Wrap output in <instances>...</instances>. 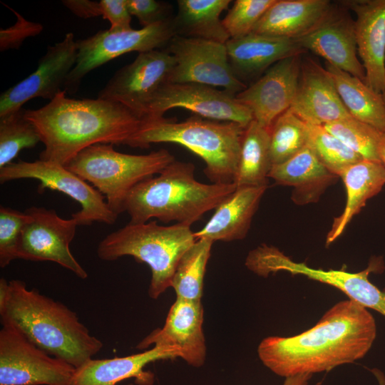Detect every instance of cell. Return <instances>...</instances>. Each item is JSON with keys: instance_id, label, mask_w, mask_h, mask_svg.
Returning <instances> with one entry per match:
<instances>
[{"instance_id": "45", "label": "cell", "mask_w": 385, "mask_h": 385, "mask_svg": "<svg viewBox=\"0 0 385 385\" xmlns=\"http://www.w3.org/2000/svg\"><path fill=\"white\" fill-rule=\"evenodd\" d=\"M381 96H382V98H383L384 104H385V90H384V92L381 93Z\"/></svg>"}, {"instance_id": "14", "label": "cell", "mask_w": 385, "mask_h": 385, "mask_svg": "<svg viewBox=\"0 0 385 385\" xmlns=\"http://www.w3.org/2000/svg\"><path fill=\"white\" fill-rule=\"evenodd\" d=\"M174 66V57L165 48L138 53L114 73L98 98L119 103L143 120L151 99L170 83Z\"/></svg>"}, {"instance_id": "13", "label": "cell", "mask_w": 385, "mask_h": 385, "mask_svg": "<svg viewBox=\"0 0 385 385\" xmlns=\"http://www.w3.org/2000/svg\"><path fill=\"white\" fill-rule=\"evenodd\" d=\"M29 220L21 233L16 252L17 259L34 262L49 261L70 270L81 279L87 272L70 250L78 225L73 217L63 219L56 210L31 207L25 210Z\"/></svg>"}, {"instance_id": "5", "label": "cell", "mask_w": 385, "mask_h": 385, "mask_svg": "<svg viewBox=\"0 0 385 385\" xmlns=\"http://www.w3.org/2000/svg\"><path fill=\"white\" fill-rule=\"evenodd\" d=\"M245 128L195 114L181 122L163 117L143 120L125 145L148 148L153 143L179 144L205 162L204 173L212 183L234 184Z\"/></svg>"}, {"instance_id": "42", "label": "cell", "mask_w": 385, "mask_h": 385, "mask_svg": "<svg viewBox=\"0 0 385 385\" xmlns=\"http://www.w3.org/2000/svg\"><path fill=\"white\" fill-rule=\"evenodd\" d=\"M312 374H300L286 377L282 385H308Z\"/></svg>"}, {"instance_id": "21", "label": "cell", "mask_w": 385, "mask_h": 385, "mask_svg": "<svg viewBox=\"0 0 385 385\" xmlns=\"http://www.w3.org/2000/svg\"><path fill=\"white\" fill-rule=\"evenodd\" d=\"M289 109L313 125H324L351 116L329 71L309 57L302 59L297 91Z\"/></svg>"}, {"instance_id": "16", "label": "cell", "mask_w": 385, "mask_h": 385, "mask_svg": "<svg viewBox=\"0 0 385 385\" xmlns=\"http://www.w3.org/2000/svg\"><path fill=\"white\" fill-rule=\"evenodd\" d=\"M77 53L76 41L71 32L67 33L61 42L49 46L38 61L37 68L1 94L0 116L23 108L25 103L34 98L52 101L63 91L76 64Z\"/></svg>"}, {"instance_id": "22", "label": "cell", "mask_w": 385, "mask_h": 385, "mask_svg": "<svg viewBox=\"0 0 385 385\" xmlns=\"http://www.w3.org/2000/svg\"><path fill=\"white\" fill-rule=\"evenodd\" d=\"M225 46L232 71L245 84L257 80L277 62L306 53L294 39L255 33L230 38Z\"/></svg>"}, {"instance_id": "2", "label": "cell", "mask_w": 385, "mask_h": 385, "mask_svg": "<svg viewBox=\"0 0 385 385\" xmlns=\"http://www.w3.org/2000/svg\"><path fill=\"white\" fill-rule=\"evenodd\" d=\"M25 117L45 146L39 159L64 166L91 145H125L143 121L119 103L69 98L64 90L46 106L26 110Z\"/></svg>"}, {"instance_id": "31", "label": "cell", "mask_w": 385, "mask_h": 385, "mask_svg": "<svg viewBox=\"0 0 385 385\" xmlns=\"http://www.w3.org/2000/svg\"><path fill=\"white\" fill-rule=\"evenodd\" d=\"M212 244L206 239L197 240L182 256L171 282L177 297L201 301L204 277Z\"/></svg>"}, {"instance_id": "19", "label": "cell", "mask_w": 385, "mask_h": 385, "mask_svg": "<svg viewBox=\"0 0 385 385\" xmlns=\"http://www.w3.org/2000/svg\"><path fill=\"white\" fill-rule=\"evenodd\" d=\"M203 307L201 301L176 297L163 328L153 331L137 345L175 348L188 364L200 367L205 363L206 346L202 331Z\"/></svg>"}, {"instance_id": "3", "label": "cell", "mask_w": 385, "mask_h": 385, "mask_svg": "<svg viewBox=\"0 0 385 385\" xmlns=\"http://www.w3.org/2000/svg\"><path fill=\"white\" fill-rule=\"evenodd\" d=\"M0 315L2 324L14 327L35 346L76 369L103 348L76 312L19 279H0Z\"/></svg>"}, {"instance_id": "40", "label": "cell", "mask_w": 385, "mask_h": 385, "mask_svg": "<svg viewBox=\"0 0 385 385\" xmlns=\"http://www.w3.org/2000/svg\"><path fill=\"white\" fill-rule=\"evenodd\" d=\"M102 17L110 23L109 30L122 31L132 29L131 14L127 0H101Z\"/></svg>"}, {"instance_id": "25", "label": "cell", "mask_w": 385, "mask_h": 385, "mask_svg": "<svg viewBox=\"0 0 385 385\" xmlns=\"http://www.w3.org/2000/svg\"><path fill=\"white\" fill-rule=\"evenodd\" d=\"M332 6L328 0H275L252 33L298 39L314 30Z\"/></svg>"}, {"instance_id": "27", "label": "cell", "mask_w": 385, "mask_h": 385, "mask_svg": "<svg viewBox=\"0 0 385 385\" xmlns=\"http://www.w3.org/2000/svg\"><path fill=\"white\" fill-rule=\"evenodd\" d=\"M339 178L345 186L346 200L343 212L334 218L327 234V245L334 242L367 200L382 190L385 185V168L379 161L362 159L346 168Z\"/></svg>"}, {"instance_id": "29", "label": "cell", "mask_w": 385, "mask_h": 385, "mask_svg": "<svg viewBox=\"0 0 385 385\" xmlns=\"http://www.w3.org/2000/svg\"><path fill=\"white\" fill-rule=\"evenodd\" d=\"M325 64L349 113L385 132V104L381 94L373 91L359 78L327 63Z\"/></svg>"}, {"instance_id": "41", "label": "cell", "mask_w": 385, "mask_h": 385, "mask_svg": "<svg viewBox=\"0 0 385 385\" xmlns=\"http://www.w3.org/2000/svg\"><path fill=\"white\" fill-rule=\"evenodd\" d=\"M62 4L76 16L88 19L102 16L100 1L63 0Z\"/></svg>"}, {"instance_id": "34", "label": "cell", "mask_w": 385, "mask_h": 385, "mask_svg": "<svg viewBox=\"0 0 385 385\" xmlns=\"http://www.w3.org/2000/svg\"><path fill=\"white\" fill-rule=\"evenodd\" d=\"M25 111L21 108L0 116V169L11 163L23 149L34 148L41 142Z\"/></svg>"}, {"instance_id": "30", "label": "cell", "mask_w": 385, "mask_h": 385, "mask_svg": "<svg viewBox=\"0 0 385 385\" xmlns=\"http://www.w3.org/2000/svg\"><path fill=\"white\" fill-rule=\"evenodd\" d=\"M272 166L270 130L252 120L244 131L234 184L267 186Z\"/></svg>"}, {"instance_id": "33", "label": "cell", "mask_w": 385, "mask_h": 385, "mask_svg": "<svg viewBox=\"0 0 385 385\" xmlns=\"http://www.w3.org/2000/svg\"><path fill=\"white\" fill-rule=\"evenodd\" d=\"M323 126L363 159L380 162L384 131L352 116Z\"/></svg>"}, {"instance_id": "9", "label": "cell", "mask_w": 385, "mask_h": 385, "mask_svg": "<svg viewBox=\"0 0 385 385\" xmlns=\"http://www.w3.org/2000/svg\"><path fill=\"white\" fill-rule=\"evenodd\" d=\"M173 17L140 29L101 30L76 41V62L66 81L63 90L75 93L86 74L121 55L132 51L142 53L165 48L175 36Z\"/></svg>"}, {"instance_id": "10", "label": "cell", "mask_w": 385, "mask_h": 385, "mask_svg": "<svg viewBox=\"0 0 385 385\" xmlns=\"http://www.w3.org/2000/svg\"><path fill=\"white\" fill-rule=\"evenodd\" d=\"M29 178L39 180L40 193L46 189L56 190L78 202L81 209L71 217L79 226L91 225L93 222L112 225L118 218L99 191L64 165L38 159L19 160L0 169L1 183Z\"/></svg>"}, {"instance_id": "46", "label": "cell", "mask_w": 385, "mask_h": 385, "mask_svg": "<svg viewBox=\"0 0 385 385\" xmlns=\"http://www.w3.org/2000/svg\"><path fill=\"white\" fill-rule=\"evenodd\" d=\"M128 385H133V384H128Z\"/></svg>"}, {"instance_id": "23", "label": "cell", "mask_w": 385, "mask_h": 385, "mask_svg": "<svg viewBox=\"0 0 385 385\" xmlns=\"http://www.w3.org/2000/svg\"><path fill=\"white\" fill-rule=\"evenodd\" d=\"M180 357L175 348L154 346L144 352L123 357L86 361L76 368L72 385H115L131 377L139 379V384L151 385L153 376L144 372L143 368L150 362Z\"/></svg>"}, {"instance_id": "28", "label": "cell", "mask_w": 385, "mask_h": 385, "mask_svg": "<svg viewBox=\"0 0 385 385\" xmlns=\"http://www.w3.org/2000/svg\"><path fill=\"white\" fill-rule=\"evenodd\" d=\"M230 3V0L177 1L173 17L175 35L225 43L230 36L220 16Z\"/></svg>"}, {"instance_id": "37", "label": "cell", "mask_w": 385, "mask_h": 385, "mask_svg": "<svg viewBox=\"0 0 385 385\" xmlns=\"http://www.w3.org/2000/svg\"><path fill=\"white\" fill-rule=\"evenodd\" d=\"M25 211L0 207V267L4 268L17 259L16 252L21 231L29 220Z\"/></svg>"}, {"instance_id": "39", "label": "cell", "mask_w": 385, "mask_h": 385, "mask_svg": "<svg viewBox=\"0 0 385 385\" xmlns=\"http://www.w3.org/2000/svg\"><path fill=\"white\" fill-rule=\"evenodd\" d=\"M131 16H135L142 28L173 17V7L165 1L157 0H127Z\"/></svg>"}, {"instance_id": "7", "label": "cell", "mask_w": 385, "mask_h": 385, "mask_svg": "<svg viewBox=\"0 0 385 385\" xmlns=\"http://www.w3.org/2000/svg\"><path fill=\"white\" fill-rule=\"evenodd\" d=\"M175 160L163 148L146 155H131L116 151L112 144L98 143L81 150L65 167L90 183L118 216L125 212V202L132 189Z\"/></svg>"}, {"instance_id": "4", "label": "cell", "mask_w": 385, "mask_h": 385, "mask_svg": "<svg viewBox=\"0 0 385 385\" xmlns=\"http://www.w3.org/2000/svg\"><path fill=\"white\" fill-rule=\"evenodd\" d=\"M195 169L192 163L175 160L157 176L135 186L125 202L130 223L156 218L191 226L236 189L235 184L200 183L195 178Z\"/></svg>"}, {"instance_id": "36", "label": "cell", "mask_w": 385, "mask_h": 385, "mask_svg": "<svg viewBox=\"0 0 385 385\" xmlns=\"http://www.w3.org/2000/svg\"><path fill=\"white\" fill-rule=\"evenodd\" d=\"M275 0H235L222 19L230 38L245 36L255 26Z\"/></svg>"}, {"instance_id": "1", "label": "cell", "mask_w": 385, "mask_h": 385, "mask_svg": "<svg viewBox=\"0 0 385 385\" xmlns=\"http://www.w3.org/2000/svg\"><path fill=\"white\" fill-rule=\"evenodd\" d=\"M376 337L373 315L347 299L334 304L301 334L265 338L257 352L263 364L279 376L312 375L363 358Z\"/></svg>"}, {"instance_id": "20", "label": "cell", "mask_w": 385, "mask_h": 385, "mask_svg": "<svg viewBox=\"0 0 385 385\" xmlns=\"http://www.w3.org/2000/svg\"><path fill=\"white\" fill-rule=\"evenodd\" d=\"M355 14L357 53L365 71L364 83L375 92L385 90V0H344Z\"/></svg>"}, {"instance_id": "43", "label": "cell", "mask_w": 385, "mask_h": 385, "mask_svg": "<svg viewBox=\"0 0 385 385\" xmlns=\"http://www.w3.org/2000/svg\"><path fill=\"white\" fill-rule=\"evenodd\" d=\"M371 371L376 379L379 385H385V375L381 371L378 369H373Z\"/></svg>"}, {"instance_id": "44", "label": "cell", "mask_w": 385, "mask_h": 385, "mask_svg": "<svg viewBox=\"0 0 385 385\" xmlns=\"http://www.w3.org/2000/svg\"><path fill=\"white\" fill-rule=\"evenodd\" d=\"M380 162L385 168V132L379 153Z\"/></svg>"}, {"instance_id": "18", "label": "cell", "mask_w": 385, "mask_h": 385, "mask_svg": "<svg viewBox=\"0 0 385 385\" xmlns=\"http://www.w3.org/2000/svg\"><path fill=\"white\" fill-rule=\"evenodd\" d=\"M333 6L312 32L295 41L306 52L322 57L326 63L364 81L365 71L359 58L354 20L339 3Z\"/></svg>"}, {"instance_id": "12", "label": "cell", "mask_w": 385, "mask_h": 385, "mask_svg": "<svg viewBox=\"0 0 385 385\" xmlns=\"http://www.w3.org/2000/svg\"><path fill=\"white\" fill-rule=\"evenodd\" d=\"M165 48L175 59L170 83L220 87L235 96L247 87L233 73L225 43L175 35Z\"/></svg>"}, {"instance_id": "35", "label": "cell", "mask_w": 385, "mask_h": 385, "mask_svg": "<svg viewBox=\"0 0 385 385\" xmlns=\"http://www.w3.org/2000/svg\"><path fill=\"white\" fill-rule=\"evenodd\" d=\"M309 145L320 163L332 174L339 175L363 158L323 125H309Z\"/></svg>"}, {"instance_id": "32", "label": "cell", "mask_w": 385, "mask_h": 385, "mask_svg": "<svg viewBox=\"0 0 385 385\" xmlns=\"http://www.w3.org/2000/svg\"><path fill=\"white\" fill-rule=\"evenodd\" d=\"M270 133L272 165L289 160L309 145V124L289 108L275 120Z\"/></svg>"}, {"instance_id": "17", "label": "cell", "mask_w": 385, "mask_h": 385, "mask_svg": "<svg viewBox=\"0 0 385 385\" xmlns=\"http://www.w3.org/2000/svg\"><path fill=\"white\" fill-rule=\"evenodd\" d=\"M301 55L284 58L236 95L252 112L253 120L270 129L275 120L292 104L297 91Z\"/></svg>"}, {"instance_id": "6", "label": "cell", "mask_w": 385, "mask_h": 385, "mask_svg": "<svg viewBox=\"0 0 385 385\" xmlns=\"http://www.w3.org/2000/svg\"><path fill=\"white\" fill-rule=\"evenodd\" d=\"M196 240L189 225L163 226L156 220L129 222L104 237L98 244L97 255L105 261L131 256L147 264L151 271L148 294L157 299L171 287L180 260Z\"/></svg>"}, {"instance_id": "11", "label": "cell", "mask_w": 385, "mask_h": 385, "mask_svg": "<svg viewBox=\"0 0 385 385\" xmlns=\"http://www.w3.org/2000/svg\"><path fill=\"white\" fill-rule=\"evenodd\" d=\"M76 368L29 341L16 328L0 330V385H72Z\"/></svg>"}, {"instance_id": "8", "label": "cell", "mask_w": 385, "mask_h": 385, "mask_svg": "<svg viewBox=\"0 0 385 385\" xmlns=\"http://www.w3.org/2000/svg\"><path fill=\"white\" fill-rule=\"evenodd\" d=\"M245 264L249 270L260 276L267 277L270 273L284 271L332 286L344 292L349 299L385 317V290L379 289L369 279L371 272L381 271L384 267L381 258L371 260L365 270L359 272L324 270L294 262L277 248L263 245L249 253Z\"/></svg>"}, {"instance_id": "24", "label": "cell", "mask_w": 385, "mask_h": 385, "mask_svg": "<svg viewBox=\"0 0 385 385\" xmlns=\"http://www.w3.org/2000/svg\"><path fill=\"white\" fill-rule=\"evenodd\" d=\"M267 186H242L216 208L205 226L195 232L196 240L230 242L244 239Z\"/></svg>"}, {"instance_id": "38", "label": "cell", "mask_w": 385, "mask_h": 385, "mask_svg": "<svg viewBox=\"0 0 385 385\" xmlns=\"http://www.w3.org/2000/svg\"><path fill=\"white\" fill-rule=\"evenodd\" d=\"M16 16V22L11 26L0 30V51L19 49L24 41L38 35L43 29L42 24L26 19L21 14L3 4Z\"/></svg>"}, {"instance_id": "15", "label": "cell", "mask_w": 385, "mask_h": 385, "mask_svg": "<svg viewBox=\"0 0 385 385\" xmlns=\"http://www.w3.org/2000/svg\"><path fill=\"white\" fill-rule=\"evenodd\" d=\"M183 108L202 118L230 121L245 127L253 120L251 111L236 96L215 87L192 83L164 85L148 103L143 120L164 117L166 111Z\"/></svg>"}, {"instance_id": "26", "label": "cell", "mask_w": 385, "mask_h": 385, "mask_svg": "<svg viewBox=\"0 0 385 385\" xmlns=\"http://www.w3.org/2000/svg\"><path fill=\"white\" fill-rule=\"evenodd\" d=\"M268 177L278 185L293 187L292 200L301 205L317 202L338 178L320 163L309 145L289 160L273 165Z\"/></svg>"}]
</instances>
